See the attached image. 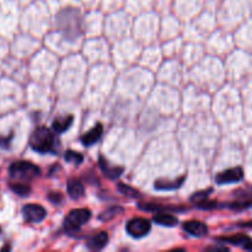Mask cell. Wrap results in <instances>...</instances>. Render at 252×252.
Wrapping results in <instances>:
<instances>
[{"label": "cell", "mask_w": 252, "mask_h": 252, "mask_svg": "<svg viewBox=\"0 0 252 252\" xmlns=\"http://www.w3.org/2000/svg\"><path fill=\"white\" fill-rule=\"evenodd\" d=\"M30 147L39 154H56L59 147V140L49 128L39 126L30 137Z\"/></svg>", "instance_id": "obj_1"}, {"label": "cell", "mask_w": 252, "mask_h": 252, "mask_svg": "<svg viewBox=\"0 0 252 252\" xmlns=\"http://www.w3.org/2000/svg\"><path fill=\"white\" fill-rule=\"evenodd\" d=\"M59 29L63 31L68 39H75L81 31V17L78 10L65 9L58 15Z\"/></svg>", "instance_id": "obj_2"}, {"label": "cell", "mask_w": 252, "mask_h": 252, "mask_svg": "<svg viewBox=\"0 0 252 252\" xmlns=\"http://www.w3.org/2000/svg\"><path fill=\"white\" fill-rule=\"evenodd\" d=\"M9 175L14 182H30L41 175V169L30 161H15L10 165Z\"/></svg>", "instance_id": "obj_3"}, {"label": "cell", "mask_w": 252, "mask_h": 252, "mask_svg": "<svg viewBox=\"0 0 252 252\" xmlns=\"http://www.w3.org/2000/svg\"><path fill=\"white\" fill-rule=\"evenodd\" d=\"M91 218V212L86 208L73 209L68 213L64 219V229L68 233H76L80 230L83 225H85Z\"/></svg>", "instance_id": "obj_4"}, {"label": "cell", "mask_w": 252, "mask_h": 252, "mask_svg": "<svg viewBox=\"0 0 252 252\" xmlns=\"http://www.w3.org/2000/svg\"><path fill=\"white\" fill-rule=\"evenodd\" d=\"M126 230H127V233L132 238H144L152 230V223L148 219L142 218V217H137V218H133L130 220H128L127 225H126Z\"/></svg>", "instance_id": "obj_5"}, {"label": "cell", "mask_w": 252, "mask_h": 252, "mask_svg": "<svg viewBox=\"0 0 252 252\" xmlns=\"http://www.w3.org/2000/svg\"><path fill=\"white\" fill-rule=\"evenodd\" d=\"M22 216L27 223H41L47 217L46 209L37 203H29L22 208Z\"/></svg>", "instance_id": "obj_6"}, {"label": "cell", "mask_w": 252, "mask_h": 252, "mask_svg": "<svg viewBox=\"0 0 252 252\" xmlns=\"http://www.w3.org/2000/svg\"><path fill=\"white\" fill-rule=\"evenodd\" d=\"M244 179V171L241 167H233L225 171L219 172L216 176V182L218 185H229L240 182Z\"/></svg>", "instance_id": "obj_7"}, {"label": "cell", "mask_w": 252, "mask_h": 252, "mask_svg": "<svg viewBox=\"0 0 252 252\" xmlns=\"http://www.w3.org/2000/svg\"><path fill=\"white\" fill-rule=\"evenodd\" d=\"M184 230L194 238H203L208 234V226L199 220H189L184 224Z\"/></svg>", "instance_id": "obj_8"}, {"label": "cell", "mask_w": 252, "mask_h": 252, "mask_svg": "<svg viewBox=\"0 0 252 252\" xmlns=\"http://www.w3.org/2000/svg\"><path fill=\"white\" fill-rule=\"evenodd\" d=\"M98 164H100L101 171L103 172L106 177H108L110 180H116L118 177H121V175L123 174L125 169L122 166H112L105 158L100 157V160H98Z\"/></svg>", "instance_id": "obj_9"}, {"label": "cell", "mask_w": 252, "mask_h": 252, "mask_svg": "<svg viewBox=\"0 0 252 252\" xmlns=\"http://www.w3.org/2000/svg\"><path fill=\"white\" fill-rule=\"evenodd\" d=\"M103 133V126L101 123H97L94 128H91L89 132L84 133L83 137H81V143H83L85 147H91V145L95 144L96 142L100 140V138L102 137Z\"/></svg>", "instance_id": "obj_10"}, {"label": "cell", "mask_w": 252, "mask_h": 252, "mask_svg": "<svg viewBox=\"0 0 252 252\" xmlns=\"http://www.w3.org/2000/svg\"><path fill=\"white\" fill-rule=\"evenodd\" d=\"M139 208L145 212H150V213H176V212H184L186 208L184 207H174V206H160V204L155 203H145L139 204Z\"/></svg>", "instance_id": "obj_11"}, {"label": "cell", "mask_w": 252, "mask_h": 252, "mask_svg": "<svg viewBox=\"0 0 252 252\" xmlns=\"http://www.w3.org/2000/svg\"><path fill=\"white\" fill-rule=\"evenodd\" d=\"M186 180V176H181L176 180H157L154 184V187L160 191H172V189H177L182 186L184 181Z\"/></svg>", "instance_id": "obj_12"}, {"label": "cell", "mask_w": 252, "mask_h": 252, "mask_svg": "<svg viewBox=\"0 0 252 252\" xmlns=\"http://www.w3.org/2000/svg\"><path fill=\"white\" fill-rule=\"evenodd\" d=\"M108 244V234L106 231H101V233L96 234L93 238L88 240V248L93 251L102 250L107 246Z\"/></svg>", "instance_id": "obj_13"}, {"label": "cell", "mask_w": 252, "mask_h": 252, "mask_svg": "<svg viewBox=\"0 0 252 252\" xmlns=\"http://www.w3.org/2000/svg\"><path fill=\"white\" fill-rule=\"evenodd\" d=\"M66 189H68L69 197L73 199H79V198H81L84 194H85V189H84V185L76 179L69 180L68 184H66Z\"/></svg>", "instance_id": "obj_14"}, {"label": "cell", "mask_w": 252, "mask_h": 252, "mask_svg": "<svg viewBox=\"0 0 252 252\" xmlns=\"http://www.w3.org/2000/svg\"><path fill=\"white\" fill-rule=\"evenodd\" d=\"M153 221L158 225L161 226H167V228H172V226H176L177 223H179V219L175 216L170 213H158L155 214L154 218H153Z\"/></svg>", "instance_id": "obj_15"}, {"label": "cell", "mask_w": 252, "mask_h": 252, "mask_svg": "<svg viewBox=\"0 0 252 252\" xmlns=\"http://www.w3.org/2000/svg\"><path fill=\"white\" fill-rule=\"evenodd\" d=\"M73 121H74L73 116L58 117L53 121L52 128H53V130L57 133V134H62V133L66 132V130L70 128V126L73 125Z\"/></svg>", "instance_id": "obj_16"}, {"label": "cell", "mask_w": 252, "mask_h": 252, "mask_svg": "<svg viewBox=\"0 0 252 252\" xmlns=\"http://www.w3.org/2000/svg\"><path fill=\"white\" fill-rule=\"evenodd\" d=\"M251 239L248 235H244V234H239V235L234 236H223V238L217 239L219 244H230V245L235 246H244Z\"/></svg>", "instance_id": "obj_17"}, {"label": "cell", "mask_w": 252, "mask_h": 252, "mask_svg": "<svg viewBox=\"0 0 252 252\" xmlns=\"http://www.w3.org/2000/svg\"><path fill=\"white\" fill-rule=\"evenodd\" d=\"M10 189L15 192L19 196H29L30 192H31V187L29 186V184L26 182H12L10 184Z\"/></svg>", "instance_id": "obj_18"}, {"label": "cell", "mask_w": 252, "mask_h": 252, "mask_svg": "<svg viewBox=\"0 0 252 252\" xmlns=\"http://www.w3.org/2000/svg\"><path fill=\"white\" fill-rule=\"evenodd\" d=\"M123 212V208L122 207H112V208L107 209V211L103 212L102 214L100 216V220L102 221H107V220H111V219L115 218L117 214H121Z\"/></svg>", "instance_id": "obj_19"}, {"label": "cell", "mask_w": 252, "mask_h": 252, "mask_svg": "<svg viewBox=\"0 0 252 252\" xmlns=\"http://www.w3.org/2000/svg\"><path fill=\"white\" fill-rule=\"evenodd\" d=\"M64 159L68 162H73V164H81L84 160V157L80 154V153H76L74 150H66L65 155H64Z\"/></svg>", "instance_id": "obj_20"}, {"label": "cell", "mask_w": 252, "mask_h": 252, "mask_svg": "<svg viewBox=\"0 0 252 252\" xmlns=\"http://www.w3.org/2000/svg\"><path fill=\"white\" fill-rule=\"evenodd\" d=\"M118 189H120L121 193H123L125 196L127 197H130V198H135V197H139V192L137 191L135 189H133V187L128 186V185L126 184H120L118 185Z\"/></svg>", "instance_id": "obj_21"}, {"label": "cell", "mask_w": 252, "mask_h": 252, "mask_svg": "<svg viewBox=\"0 0 252 252\" xmlns=\"http://www.w3.org/2000/svg\"><path fill=\"white\" fill-rule=\"evenodd\" d=\"M196 206L201 209H213V208H216L218 204H217L216 201H209L208 197H207V198L196 202Z\"/></svg>", "instance_id": "obj_22"}, {"label": "cell", "mask_w": 252, "mask_h": 252, "mask_svg": "<svg viewBox=\"0 0 252 252\" xmlns=\"http://www.w3.org/2000/svg\"><path fill=\"white\" fill-rule=\"evenodd\" d=\"M211 192H212V189H207V191H199V192H197V193H194L193 196L191 197V201L196 203V202L201 201V199L207 198V197H208L209 194H211Z\"/></svg>", "instance_id": "obj_23"}, {"label": "cell", "mask_w": 252, "mask_h": 252, "mask_svg": "<svg viewBox=\"0 0 252 252\" xmlns=\"http://www.w3.org/2000/svg\"><path fill=\"white\" fill-rule=\"evenodd\" d=\"M48 198L53 204H59L62 202V199H63V197H62V194L59 192H52L48 196Z\"/></svg>", "instance_id": "obj_24"}, {"label": "cell", "mask_w": 252, "mask_h": 252, "mask_svg": "<svg viewBox=\"0 0 252 252\" xmlns=\"http://www.w3.org/2000/svg\"><path fill=\"white\" fill-rule=\"evenodd\" d=\"M207 250L208 251H228L229 249L228 248H225V246H216V248H214V246H212V248H207Z\"/></svg>", "instance_id": "obj_25"}, {"label": "cell", "mask_w": 252, "mask_h": 252, "mask_svg": "<svg viewBox=\"0 0 252 252\" xmlns=\"http://www.w3.org/2000/svg\"><path fill=\"white\" fill-rule=\"evenodd\" d=\"M243 248L245 249V250H250V251H252V241L250 240V241H249V243H246L245 245L243 246Z\"/></svg>", "instance_id": "obj_26"}, {"label": "cell", "mask_w": 252, "mask_h": 252, "mask_svg": "<svg viewBox=\"0 0 252 252\" xmlns=\"http://www.w3.org/2000/svg\"><path fill=\"white\" fill-rule=\"evenodd\" d=\"M0 231H1V230H0Z\"/></svg>", "instance_id": "obj_27"}]
</instances>
